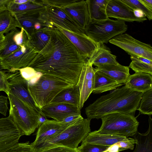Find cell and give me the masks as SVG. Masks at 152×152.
Wrapping results in <instances>:
<instances>
[{
	"label": "cell",
	"instance_id": "38",
	"mask_svg": "<svg viewBox=\"0 0 152 152\" xmlns=\"http://www.w3.org/2000/svg\"><path fill=\"white\" fill-rule=\"evenodd\" d=\"M76 0H43L42 3L46 6H50L61 8L69 5Z\"/></svg>",
	"mask_w": 152,
	"mask_h": 152
},
{
	"label": "cell",
	"instance_id": "6",
	"mask_svg": "<svg viewBox=\"0 0 152 152\" xmlns=\"http://www.w3.org/2000/svg\"><path fill=\"white\" fill-rule=\"evenodd\" d=\"M101 127L95 132L128 137H133L137 132L139 122L133 115L113 113L105 115L101 118Z\"/></svg>",
	"mask_w": 152,
	"mask_h": 152
},
{
	"label": "cell",
	"instance_id": "14",
	"mask_svg": "<svg viewBox=\"0 0 152 152\" xmlns=\"http://www.w3.org/2000/svg\"><path fill=\"white\" fill-rule=\"evenodd\" d=\"M73 123L48 119L38 127L35 140L30 144L31 148L56 136Z\"/></svg>",
	"mask_w": 152,
	"mask_h": 152
},
{
	"label": "cell",
	"instance_id": "40",
	"mask_svg": "<svg viewBox=\"0 0 152 152\" xmlns=\"http://www.w3.org/2000/svg\"><path fill=\"white\" fill-rule=\"evenodd\" d=\"M137 143V140L132 138L127 137L125 139L118 142L121 151L129 149L133 150L135 144Z\"/></svg>",
	"mask_w": 152,
	"mask_h": 152
},
{
	"label": "cell",
	"instance_id": "8",
	"mask_svg": "<svg viewBox=\"0 0 152 152\" xmlns=\"http://www.w3.org/2000/svg\"><path fill=\"white\" fill-rule=\"evenodd\" d=\"M39 18L45 24L54 23L67 30L78 34H85V30L62 9L47 6L39 14Z\"/></svg>",
	"mask_w": 152,
	"mask_h": 152
},
{
	"label": "cell",
	"instance_id": "31",
	"mask_svg": "<svg viewBox=\"0 0 152 152\" xmlns=\"http://www.w3.org/2000/svg\"><path fill=\"white\" fill-rule=\"evenodd\" d=\"M132 61L128 67L135 72H142L152 75V61L144 57L131 55Z\"/></svg>",
	"mask_w": 152,
	"mask_h": 152
},
{
	"label": "cell",
	"instance_id": "15",
	"mask_svg": "<svg viewBox=\"0 0 152 152\" xmlns=\"http://www.w3.org/2000/svg\"><path fill=\"white\" fill-rule=\"evenodd\" d=\"M95 70L88 61V58L83 66L77 84L80 92L79 108L84 104L92 93Z\"/></svg>",
	"mask_w": 152,
	"mask_h": 152
},
{
	"label": "cell",
	"instance_id": "7",
	"mask_svg": "<svg viewBox=\"0 0 152 152\" xmlns=\"http://www.w3.org/2000/svg\"><path fill=\"white\" fill-rule=\"evenodd\" d=\"M127 28L125 22L121 20L109 18L101 20L90 19L85 28V34L97 44H103L125 33Z\"/></svg>",
	"mask_w": 152,
	"mask_h": 152
},
{
	"label": "cell",
	"instance_id": "12",
	"mask_svg": "<svg viewBox=\"0 0 152 152\" xmlns=\"http://www.w3.org/2000/svg\"><path fill=\"white\" fill-rule=\"evenodd\" d=\"M22 134L11 117L0 118V152H7L19 142Z\"/></svg>",
	"mask_w": 152,
	"mask_h": 152
},
{
	"label": "cell",
	"instance_id": "9",
	"mask_svg": "<svg viewBox=\"0 0 152 152\" xmlns=\"http://www.w3.org/2000/svg\"><path fill=\"white\" fill-rule=\"evenodd\" d=\"M37 53L28 42L21 46L18 50L0 59L2 69L10 72L18 71L20 69L27 67Z\"/></svg>",
	"mask_w": 152,
	"mask_h": 152
},
{
	"label": "cell",
	"instance_id": "51",
	"mask_svg": "<svg viewBox=\"0 0 152 152\" xmlns=\"http://www.w3.org/2000/svg\"><path fill=\"white\" fill-rule=\"evenodd\" d=\"M2 69L1 64H0V70H1Z\"/></svg>",
	"mask_w": 152,
	"mask_h": 152
},
{
	"label": "cell",
	"instance_id": "42",
	"mask_svg": "<svg viewBox=\"0 0 152 152\" xmlns=\"http://www.w3.org/2000/svg\"><path fill=\"white\" fill-rule=\"evenodd\" d=\"M41 152H80L77 149H73L69 147L56 146L44 150Z\"/></svg>",
	"mask_w": 152,
	"mask_h": 152
},
{
	"label": "cell",
	"instance_id": "44",
	"mask_svg": "<svg viewBox=\"0 0 152 152\" xmlns=\"http://www.w3.org/2000/svg\"><path fill=\"white\" fill-rule=\"evenodd\" d=\"M11 0H0V13L8 10V5Z\"/></svg>",
	"mask_w": 152,
	"mask_h": 152
},
{
	"label": "cell",
	"instance_id": "35",
	"mask_svg": "<svg viewBox=\"0 0 152 152\" xmlns=\"http://www.w3.org/2000/svg\"><path fill=\"white\" fill-rule=\"evenodd\" d=\"M133 10H139L142 11L149 20L152 19V12L146 7L139 0H121Z\"/></svg>",
	"mask_w": 152,
	"mask_h": 152
},
{
	"label": "cell",
	"instance_id": "24",
	"mask_svg": "<svg viewBox=\"0 0 152 152\" xmlns=\"http://www.w3.org/2000/svg\"><path fill=\"white\" fill-rule=\"evenodd\" d=\"M116 56L111 53L110 51L104 44L99 45L97 48L88 59V62L91 65L98 67L107 64H117Z\"/></svg>",
	"mask_w": 152,
	"mask_h": 152
},
{
	"label": "cell",
	"instance_id": "17",
	"mask_svg": "<svg viewBox=\"0 0 152 152\" xmlns=\"http://www.w3.org/2000/svg\"><path fill=\"white\" fill-rule=\"evenodd\" d=\"M41 112L46 117L58 121H63L67 117L74 115H81L79 107L64 103H50L43 107Z\"/></svg>",
	"mask_w": 152,
	"mask_h": 152
},
{
	"label": "cell",
	"instance_id": "48",
	"mask_svg": "<svg viewBox=\"0 0 152 152\" xmlns=\"http://www.w3.org/2000/svg\"><path fill=\"white\" fill-rule=\"evenodd\" d=\"M133 12L135 16L138 18H143L146 17V16L143 12L141 10H134Z\"/></svg>",
	"mask_w": 152,
	"mask_h": 152
},
{
	"label": "cell",
	"instance_id": "23",
	"mask_svg": "<svg viewBox=\"0 0 152 152\" xmlns=\"http://www.w3.org/2000/svg\"><path fill=\"white\" fill-rule=\"evenodd\" d=\"M92 93L98 94L114 90L124 85L119 83L105 74L95 69Z\"/></svg>",
	"mask_w": 152,
	"mask_h": 152
},
{
	"label": "cell",
	"instance_id": "13",
	"mask_svg": "<svg viewBox=\"0 0 152 152\" xmlns=\"http://www.w3.org/2000/svg\"><path fill=\"white\" fill-rule=\"evenodd\" d=\"M53 24L69 39L76 48L80 55L85 58H89L99 45L85 33L78 34L55 23Z\"/></svg>",
	"mask_w": 152,
	"mask_h": 152
},
{
	"label": "cell",
	"instance_id": "1",
	"mask_svg": "<svg viewBox=\"0 0 152 152\" xmlns=\"http://www.w3.org/2000/svg\"><path fill=\"white\" fill-rule=\"evenodd\" d=\"M87 59L81 56L72 43L54 26L48 44L27 66L76 85Z\"/></svg>",
	"mask_w": 152,
	"mask_h": 152
},
{
	"label": "cell",
	"instance_id": "30",
	"mask_svg": "<svg viewBox=\"0 0 152 152\" xmlns=\"http://www.w3.org/2000/svg\"><path fill=\"white\" fill-rule=\"evenodd\" d=\"M21 28L20 25L8 10L0 13V34L7 33L16 29Z\"/></svg>",
	"mask_w": 152,
	"mask_h": 152
},
{
	"label": "cell",
	"instance_id": "32",
	"mask_svg": "<svg viewBox=\"0 0 152 152\" xmlns=\"http://www.w3.org/2000/svg\"><path fill=\"white\" fill-rule=\"evenodd\" d=\"M18 31L16 29L7 33L5 35V46L4 48L0 51V59L9 56L20 48V47L16 44L13 39L14 35Z\"/></svg>",
	"mask_w": 152,
	"mask_h": 152
},
{
	"label": "cell",
	"instance_id": "5",
	"mask_svg": "<svg viewBox=\"0 0 152 152\" xmlns=\"http://www.w3.org/2000/svg\"><path fill=\"white\" fill-rule=\"evenodd\" d=\"M10 116L23 135L29 136L39 126V113L15 96L9 94Z\"/></svg>",
	"mask_w": 152,
	"mask_h": 152
},
{
	"label": "cell",
	"instance_id": "18",
	"mask_svg": "<svg viewBox=\"0 0 152 152\" xmlns=\"http://www.w3.org/2000/svg\"><path fill=\"white\" fill-rule=\"evenodd\" d=\"M61 8L70 16L81 28L85 30L90 20L88 6L86 1L76 0Z\"/></svg>",
	"mask_w": 152,
	"mask_h": 152
},
{
	"label": "cell",
	"instance_id": "19",
	"mask_svg": "<svg viewBox=\"0 0 152 152\" xmlns=\"http://www.w3.org/2000/svg\"><path fill=\"white\" fill-rule=\"evenodd\" d=\"M152 75L145 72H135L130 75L124 85L134 91L144 92L152 89Z\"/></svg>",
	"mask_w": 152,
	"mask_h": 152
},
{
	"label": "cell",
	"instance_id": "39",
	"mask_svg": "<svg viewBox=\"0 0 152 152\" xmlns=\"http://www.w3.org/2000/svg\"><path fill=\"white\" fill-rule=\"evenodd\" d=\"M13 39L16 44L20 47L25 45L28 42L27 35L22 28L20 31H18L14 35Z\"/></svg>",
	"mask_w": 152,
	"mask_h": 152
},
{
	"label": "cell",
	"instance_id": "43",
	"mask_svg": "<svg viewBox=\"0 0 152 152\" xmlns=\"http://www.w3.org/2000/svg\"><path fill=\"white\" fill-rule=\"evenodd\" d=\"M8 97L0 96V113L6 116L8 110Z\"/></svg>",
	"mask_w": 152,
	"mask_h": 152
},
{
	"label": "cell",
	"instance_id": "3",
	"mask_svg": "<svg viewBox=\"0 0 152 152\" xmlns=\"http://www.w3.org/2000/svg\"><path fill=\"white\" fill-rule=\"evenodd\" d=\"M91 119L83 118L72 124L56 136L31 148L33 152H41L54 146L77 149L91 132Z\"/></svg>",
	"mask_w": 152,
	"mask_h": 152
},
{
	"label": "cell",
	"instance_id": "36",
	"mask_svg": "<svg viewBox=\"0 0 152 152\" xmlns=\"http://www.w3.org/2000/svg\"><path fill=\"white\" fill-rule=\"evenodd\" d=\"M110 146L82 143L77 148L80 152H103Z\"/></svg>",
	"mask_w": 152,
	"mask_h": 152
},
{
	"label": "cell",
	"instance_id": "22",
	"mask_svg": "<svg viewBox=\"0 0 152 152\" xmlns=\"http://www.w3.org/2000/svg\"><path fill=\"white\" fill-rule=\"evenodd\" d=\"M54 27L52 24L36 30L28 38V43L37 53L41 51L50 41Z\"/></svg>",
	"mask_w": 152,
	"mask_h": 152
},
{
	"label": "cell",
	"instance_id": "29",
	"mask_svg": "<svg viewBox=\"0 0 152 152\" xmlns=\"http://www.w3.org/2000/svg\"><path fill=\"white\" fill-rule=\"evenodd\" d=\"M39 14L13 15L20 25L21 28L24 30L28 38L36 31L34 28V26L36 23L39 22L44 23L39 19Z\"/></svg>",
	"mask_w": 152,
	"mask_h": 152
},
{
	"label": "cell",
	"instance_id": "34",
	"mask_svg": "<svg viewBox=\"0 0 152 152\" xmlns=\"http://www.w3.org/2000/svg\"><path fill=\"white\" fill-rule=\"evenodd\" d=\"M18 71L22 77L28 81L29 85L36 83L42 74L28 66L20 69Z\"/></svg>",
	"mask_w": 152,
	"mask_h": 152
},
{
	"label": "cell",
	"instance_id": "33",
	"mask_svg": "<svg viewBox=\"0 0 152 152\" xmlns=\"http://www.w3.org/2000/svg\"><path fill=\"white\" fill-rule=\"evenodd\" d=\"M137 110L142 114L151 115L152 114V89L143 93Z\"/></svg>",
	"mask_w": 152,
	"mask_h": 152
},
{
	"label": "cell",
	"instance_id": "16",
	"mask_svg": "<svg viewBox=\"0 0 152 152\" xmlns=\"http://www.w3.org/2000/svg\"><path fill=\"white\" fill-rule=\"evenodd\" d=\"M106 13L108 18H113L124 22H140L147 20L146 17H136L133 10L121 0H109L106 7Z\"/></svg>",
	"mask_w": 152,
	"mask_h": 152
},
{
	"label": "cell",
	"instance_id": "28",
	"mask_svg": "<svg viewBox=\"0 0 152 152\" xmlns=\"http://www.w3.org/2000/svg\"><path fill=\"white\" fill-rule=\"evenodd\" d=\"M88 6L90 19L104 20L108 18L106 8L109 0H86Z\"/></svg>",
	"mask_w": 152,
	"mask_h": 152
},
{
	"label": "cell",
	"instance_id": "25",
	"mask_svg": "<svg viewBox=\"0 0 152 152\" xmlns=\"http://www.w3.org/2000/svg\"><path fill=\"white\" fill-rule=\"evenodd\" d=\"M127 137L112 134L99 133L95 131L90 132L82 141V143L111 146Z\"/></svg>",
	"mask_w": 152,
	"mask_h": 152
},
{
	"label": "cell",
	"instance_id": "2",
	"mask_svg": "<svg viewBox=\"0 0 152 152\" xmlns=\"http://www.w3.org/2000/svg\"><path fill=\"white\" fill-rule=\"evenodd\" d=\"M143 93L134 91L126 85L101 96L85 108L87 118H101L108 114L124 113L134 115Z\"/></svg>",
	"mask_w": 152,
	"mask_h": 152
},
{
	"label": "cell",
	"instance_id": "11",
	"mask_svg": "<svg viewBox=\"0 0 152 152\" xmlns=\"http://www.w3.org/2000/svg\"><path fill=\"white\" fill-rule=\"evenodd\" d=\"M8 73L10 91L9 94L17 97L24 103L38 112L37 108L29 93L28 81L21 75L19 71Z\"/></svg>",
	"mask_w": 152,
	"mask_h": 152
},
{
	"label": "cell",
	"instance_id": "50",
	"mask_svg": "<svg viewBox=\"0 0 152 152\" xmlns=\"http://www.w3.org/2000/svg\"><path fill=\"white\" fill-rule=\"evenodd\" d=\"M29 0H12V2L18 4H23L28 2Z\"/></svg>",
	"mask_w": 152,
	"mask_h": 152
},
{
	"label": "cell",
	"instance_id": "20",
	"mask_svg": "<svg viewBox=\"0 0 152 152\" xmlns=\"http://www.w3.org/2000/svg\"><path fill=\"white\" fill-rule=\"evenodd\" d=\"M46 5L43 4L42 0H29L28 2L22 4H15L11 0L7 8L12 15L40 13L46 9Z\"/></svg>",
	"mask_w": 152,
	"mask_h": 152
},
{
	"label": "cell",
	"instance_id": "45",
	"mask_svg": "<svg viewBox=\"0 0 152 152\" xmlns=\"http://www.w3.org/2000/svg\"><path fill=\"white\" fill-rule=\"evenodd\" d=\"M146 7L152 12V0H139Z\"/></svg>",
	"mask_w": 152,
	"mask_h": 152
},
{
	"label": "cell",
	"instance_id": "10",
	"mask_svg": "<svg viewBox=\"0 0 152 152\" xmlns=\"http://www.w3.org/2000/svg\"><path fill=\"white\" fill-rule=\"evenodd\" d=\"M124 50L128 54L142 57L152 61V47L150 44L136 39L127 34H122L109 42Z\"/></svg>",
	"mask_w": 152,
	"mask_h": 152
},
{
	"label": "cell",
	"instance_id": "21",
	"mask_svg": "<svg viewBox=\"0 0 152 152\" xmlns=\"http://www.w3.org/2000/svg\"><path fill=\"white\" fill-rule=\"evenodd\" d=\"M95 69L116 81L125 84L130 74L128 66L117 64H107L96 67Z\"/></svg>",
	"mask_w": 152,
	"mask_h": 152
},
{
	"label": "cell",
	"instance_id": "41",
	"mask_svg": "<svg viewBox=\"0 0 152 152\" xmlns=\"http://www.w3.org/2000/svg\"><path fill=\"white\" fill-rule=\"evenodd\" d=\"M9 91L8 73L1 70H0V91H3L8 95Z\"/></svg>",
	"mask_w": 152,
	"mask_h": 152
},
{
	"label": "cell",
	"instance_id": "26",
	"mask_svg": "<svg viewBox=\"0 0 152 152\" xmlns=\"http://www.w3.org/2000/svg\"><path fill=\"white\" fill-rule=\"evenodd\" d=\"M80 96V91L76 84L61 91L51 103L69 104L79 108Z\"/></svg>",
	"mask_w": 152,
	"mask_h": 152
},
{
	"label": "cell",
	"instance_id": "49",
	"mask_svg": "<svg viewBox=\"0 0 152 152\" xmlns=\"http://www.w3.org/2000/svg\"><path fill=\"white\" fill-rule=\"evenodd\" d=\"M5 36L3 34H0V51L3 49L5 46Z\"/></svg>",
	"mask_w": 152,
	"mask_h": 152
},
{
	"label": "cell",
	"instance_id": "52",
	"mask_svg": "<svg viewBox=\"0 0 152 152\" xmlns=\"http://www.w3.org/2000/svg\"><path fill=\"white\" fill-rule=\"evenodd\" d=\"M103 152H109V151L108 150H107L106 151H104Z\"/></svg>",
	"mask_w": 152,
	"mask_h": 152
},
{
	"label": "cell",
	"instance_id": "4",
	"mask_svg": "<svg viewBox=\"0 0 152 152\" xmlns=\"http://www.w3.org/2000/svg\"><path fill=\"white\" fill-rule=\"evenodd\" d=\"M73 85L55 76L46 74L34 83L28 84V90L36 107L40 109L51 103L62 90Z\"/></svg>",
	"mask_w": 152,
	"mask_h": 152
},
{
	"label": "cell",
	"instance_id": "46",
	"mask_svg": "<svg viewBox=\"0 0 152 152\" xmlns=\"http://www.w3.org/2000/svg\"><path fill=\"white\" fill-rule=\"evenodd\" d=\"M107 150L109 152H119L121 151L118 143L110 146Z\"/></svg>",
	"mask_w": 152,
	"mask_h": 152
},
{
	"label": "cell",
	"instance_id": "37",
	"mask_svg": "<svg viewBox=\"0 0 152 152\" xmlns=\"http://www.w3.org/2000/svg\"><path fill=\"white\" fill-rule=\"evenodd\" d=\"M7 152H33L29 142L18 143Z\"/></svg>",
	"mask_w": 152,
	"mask_h": 152
},
{
	"label": "cell",
	"instance_id": "47",
	"mask_svg": "<svg viewBox=\"0 0 152 152\" xmlns=\"http://www.w3.org/2000/svg\"><path fill=\"white\" fill-rule=\"evenodd\" d=\"M47 117L41 112V111L39 112L38 118L39 126L48 119Z\"/></svg>",
	"mask_w": 152,
	"mask_h": 152
},
{
	"label": "cell",
	"instance_id": "27",
	"mask_svg": "<svg viewBox=\"0 0 152 152\" xmlns=\"http://www.w3.org/2000/svg\"><path fill=\"white\" fill-rule=\"evenodd\" d=\"M149 115V127L144 133L138 131L133 136L137 140L136 147L132 152H152V119Z\"/></svg>",
	"mask_w": 152,
	"mask_h": 152
}]
</instances>
